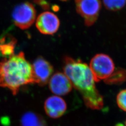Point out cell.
I'll list each match as a JSON object with an SVG mask.
<instances>
[{
  "label": "cell",
  "instance_id": "cell-1",
  "mask_svg": "<svg viewBox=\"0 0 126 126\" xmlns=\"http://www.w3.org/2000/svg\"><path fill=\"white\" fill-rule=\"evenodd\" d=\"M63 70L72 86L81 94L88 108L93 110L102 108L103 98L96 87L94 78L86 63L66 56L63 60Z\"/></svg>",
  "mask_w": 126,
  "mask_h": 126
},
{
  "label": "cell",
  "instance_id": "cell-2",
  "mask_svg": "<svg viewBox=\"0 0 126 126\" xmlns=\"http://www.w3.org/2000/svg\"><path fill=\"white\" fill-rule=\"evenodd\" d=\"M34 84L32 65L23 52L3 59L0 62V86L15 95L24 85Z\"/></svg>",
  "mask_w": 126,
  "mask_h": 126
},
{
  "label": "cell",
  "instance_id": "cell-3",
  "mask_svg": "<svg viewBox=\"0 0 126 126\" xmlns=\"http://www.w3.org/2000/svg\"><path fill=\"white\" fill-rule=\"evenodd\" d=\"M89 67L96 82L105 80L115 69L113 59L105 54H98L94 56L91 60Z\"/></svg>",
  "mask_w": 126,
  "mask_h": 126
},
{
  "label": "cell",
  "instance_id": "cell-4",
  "mask_svg": "<svg viewBox=\"0 0 126 126\" xmlns=\"http://www.w3.org/2000/svg\"><path fill=\"white\" fill-rule=\"evenodd\" d=\"M36 12L33 5L24 2L17 5L12 11V19L15 24L22 30L29 29L35 22Z\"/></svg>",
  "mask_w": 126,
  "mask_h": 126
},
{
  "label": "cell",
  "instance_id": "cell-5",
  "mask_svg": "<svg viewBox=\"0 0 126 126\" xmlns=\"http://www.w3.org/2000/svg\"><path fill=\"white\" fill-rule=\"evenodd\" d=\"M76 9L84 20L87 26H91L97 20L101 9L100 0H75Z\"/></svg>",
  "mask_w": 126,
  "mask_h": 126
},
{
  "label": "cell",
  "instance_id": "cell-6",
  "mask_svg": "<svg viewBox=\"0 0 126 126\" xmlns=\"http://www.w3.org/2000/svg\"><path fill=\"white\" fill-rule=\"evenodd\" d=\"M34 84L43 86L47 84L53 72V68L43 57L35 59L32 65Z\"/></svg>",
  "mask_w": 126,
  "mask_h": 126
},
{
  "label": "cell",
  "instance_id": "cell-7",
  "mask_svg": "<svg viewBox=\"0 0 126 126\" xmlns=\"http://www.w3.org/2000/svg\"><path fill=\"white\" fill-rule=\"evenodd\" d=\"M36 25L42 34L53 35L58 31L60 21L56 15L49 11H45L37 17Z\"/></svg>",
  "mask_w": 126,
  "mask_h": 126
},
{
  "label": "cell",
  "instance_id": "cell-8",
  "mask_svg": "<svg viewBox=\"0 0 126 126\" xmlns=\"http://www.w3.org/2000/svg\"><path fill=\"white\" fill-rule=\"evenodd\" d=\"M70 80L66 75L62 72H57L49 80V88L54 94L65 95L69 93L72 88Z\"/></svg>",
  "mask_w": 126,
  "mask_h": 126
},
{
  "label": "cell",
  "instance_id": "cell-9",
  "mask_svg": "<svg viewBox=\"0 0 126 126\" xmlns=\"http://www.w3.org/2000/svg\"><path fill=\"white\" fill-rule=\"evenodd\" d=\"M44 108L48 116L57 119L61 117L65 113L67 105L62 98L57 96H52L46 100Z\"/></svg>",
  "mask_w": 126,
  "mask_h": 126
},
{
  "label": "cell",
  "instance_id": "cell-10",
  "mask_svg": "<svg viewBox=\"0 0 126 126\" xmlns=\"http://www.w3.org/2000/svg\"><path fill=\"white\" fill-rule=\"evenodd\" d=\"M21 126H47L45 119L40 115L33 112L24 113L20 120Z\"/></svg>",
  "mask_w": 126,
  "mask_h": 126
},
{
  "label": "cell",
  "instance_id": "cell-11",
  "mask_svg": "<svg viewBox=\"0 0 126 126\" xmlns=\"http://www.w3.org/2000/svg\"><path fill=\"white\" fill-rule=\"evenodd\" d=\"M16 42V39L11 36L6 35L2 36L0 39V55L5 58L14 55Z\"/></svg>",
  "mask_w": 126,
  "mask_h": 126
},
{
  "label": "cell",
  "instance_id": "cell-12",
  "mask_svg": "<svg viewBox=\"0 0 126 126\" xmlns=\"http://www.w3.org/2000/svg\"><path fill=\"white\" fill-rule=\"evenodd\" d=\"M126 81V70L122 68L114 69L111 75L104 80L106 84L110 85H121Z\"/></svg>",
  "mask_w": 126,
  "mask_h": 126
},
{
  "label": "cell",
  "instance_id": "cell-13",
  "mask_svg": "<svg viewBox=\"0 0 126 126\" xmlns=\"http://www.w3.org/2000/svg\"><path fill=\"white\" fill-rule=\"evenodd\" d=\"M107 9L112 11H117L122 9L126 4V0H102Z\"/></svg>",
  "mask_w": 126,
  "mask_h": 126
},
{
  "label": "cell",
  "instance_id": "cell-14",
  "mask_svg": "<svg viewBox=\"0 0 126 126\" xmlns=\"http://www.w3.org/2000/svg\"><path fill=\"white\" fill-rule=\"evenodd\" d=\"M116 101L119 108L126 112V89L122 90L118 93Z\"/></svg>",
  "mask_w": 126,
  "mask_h": 126
},
{
  "label": "cell",
  "instance_id": "cell-15",
  "mask_svg": "<svg viewBox=\"0 0 126 126\" xmlns=\"http://www.w3.org/2000/svg\"><path fill=\"white\" fill-rule=\"evenodd\" d=\"M34 2L44 9H50V4L46 0H34Z\"/></svg>",
  "mask_w": 126,
  "mask_h": 126
},
{
  "label": "cell",
  "instance_id": "cell-16",
  "mask_svg": "<svg viewBox=\"0 0 126 126\" xmlns=\"http://www.w3.org/2000/svg\"><path fill=\"white\" fill-rule=\"evenodd\" d=\"M115 126H124L123 124H122V123H119L117 124V125H116Z\"/></svg>",
  "mask_w": 126,
  "mask_h": 126
},
{
  "label": "cell",
  "instance_id": "cell-17",
  "mask_svg": "<svg viewBox=\"0 0 126 126\" xmlns=\"http://www.w3.org/2000/svg\"><path fill=\"white\" fill-rule=\"evenodd\" d=\"M63 0V1H66L67 0Z\"/></svg>",
  "mask_w": 126,
  "mask_h": 126
},
{
  "label": "cell",
  "instance_id": "cell-18",
  "mask_svg": "<svg viewBox=\"0 0 126 126\" xmlns=\"http://www.w3.org/2000/svg\"></svg>",
  "mask_w": 126,
  "mask_h": 126
},
{
  "label": "cell",
  "instance_id": "cell-19",
  "mask_svg": "<svg viewBox=\"0 0 126 126\" xmlns=\"http://www.w3.org/2000/svg\"></svg>",
  "mask_w": 126,
  "mask_h": 126
}]
</instances>
